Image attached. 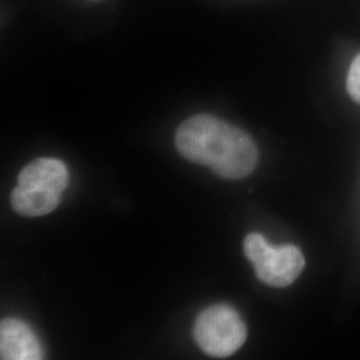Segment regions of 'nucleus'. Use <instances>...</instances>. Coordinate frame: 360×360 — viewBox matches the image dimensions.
<instances>
[{
  "label": "nucleus",
  "instance_id": "f03ea898",
  "mask_svg": "<svg viewBox=\"0 0 360 360\" xmlns=\"http://www.w3.org/2000/svg\"><path fill=\"white\" fill-rule=\"evenodd\" d=\"M243 251L254 264L257 279L276 288L294 283L306 266L304 255L296 245H270L257 232L245 236Z\"/></svg>",
  "mask_w": 360,
  "mask_h": 360
},
{
  "label": "nucleus",
  "instance_id": "f257e3e1",
  "mask_svg": "<svg viewBox=\"0 0 360 360\" xmlns=\"http://www.w3.org/2000/svg\"><path fill=\"white\" fill-rule=\"evenodd\" d=\"M175 146L186 159L229 180L252 174L259 159L257 143L245 129L210 114L184 120L176 131Z\"/></svg>",
  "mask_w": 360,
  "mask_h": 360
},
{
  "label": "nucleus",
  "instance_id": "7ed1b4c3",
  "mask_svg": "<svg viewBox=\"0 0 360 360\" xmlns=\"http://www.w3.org/2000/svg\"><path fill=\"white\" fill-rule=\"evenodd\" d=\"M193 336L207 355L227 358L245 345L247 327L231 306L214 304L203 309L196 318Z\"/></svg>",
  "mask_w": 360,
  "mask_h": 360
},
{
  "label": "nucleus",
  "instance_id": "0eeeda50",
  "mask_svg": "<svg viewBox=\"0 0 360 360\" xmlns=\"http://www.w3.org/2000/svg\"><path fill=\"white\" fill-rule=\"evenodd\" d=\"M347 92L354 102L360 104V53L355 56L347 74Z\"/></svg>",
  "mask_w": 360,
  "mask_h": 360
},
{
  "label": "nucleus",
  "instance_id": "423d86ee",
  "mask_svg": "<svg viewBox=\"0 0 360 360\" xmlns=\"http://www.w3.org/2000/svg\"><path fill=\"white\" fill-rule=\"evenodd\" d=\"M60 198L62 193L56 191L18 184L11 193V206L19 215L43 217L59 206Z\"/></svg>",
  "mask_w": 360,
  "mask_h": 360
},
{
  "label": "nucleus",
  "instance_id": "39448f33",
  "mask_svg": "<svg viewBox=\"0 0 360 360\" xmlns=\"http://www.w3.org/2000/svg\"><path fill=\"white\" fill-rule=\"evenodd\" d=\"M68 169L62 160L39 158L20 171L18 184L62 193L68 186Z\"/></svg>",
  "mask_w": 360,
  "mask_h": 360
},
{
  "label": "nucleus",
  "instance_id": "20e7f679",
  "mask_svg": "<svg viewBox=\"0 0 360 360\" xmlns=\"http://www.w3.org/2000/svg\"><path fill=\"white\" fill-rule=\"evenodd\" d=\"M0 358L3 360H38L43 348L27 323L8 318L0 324Z\"/></svg>",
  "mask_w": 360,
  "mask_h": 360
}]
</instances>
